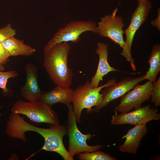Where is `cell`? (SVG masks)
Here are the masks:
<instances>
[{
  "instance_id": "cell-1",
  "label": "cell",
  "mask_w": 160,
  "mask_h": 160,
  "mask_svg": "<svg viewBox=\"0 0 160 160\" xmlns=\"http://www.w3.org/2000/svg\"><path fill=\"white\" fill-rule=\"evenodd\" d=\"M71 47L66 42L57 43L44 53L43 66L49 77L57 86L70 87L73 76L68 67V57Z\"/></svg>"
},
{
  "instance_id": "cell-2",
  "label": "cell",
  "mask_w": 160,
  "mask_h": 160,
  "mask_svg": "<svg viewBox=\"0 0 160 160\" xmlns=\"http://www.w3.org/2000/svg\"><path fill=\"white\" fill-rule=\"evenodd\" d=\"M116 82V79L113 78L103 85L92 88L90 82L87 81L84 84L73 90L72 103L77 123H81V113L84 109H86L87 112L91 113L93 111L92 107L100 103L103 97L102 93H100L101 90Z\"/></svg>"
},
{
  "instance_id": "cell-3",
  "label": "cell",
  "mask_w": 160,
  "mask_h": 160,
  "mask_svg": "<svg viewBox=\"0 0 160 160\" xmlns=\"http://www.w3.org/2000/svg\"><path fill=\"white\" fill-rule=\"evenodd\" d=\"M11 111L25 115L34 122L47 124L50 127L60 124L58 116L51 106L40 100L29 102L18 100L13 104Z\"/></svg>"
},
{
  "instance_id": "cell-4",
  "label": "cell",
  "mask_w": 160,
  "mask_h": 160,
  "mask_svg": "<svg viewBox=\"0 0 160 160\" xmlns=\"http://www.w3.org/2000/svg\"><path fill=\"white\" fill-rule=\"evenodd\" d=\"M152 6L151 3L149 0H142L139 2L137 7L132 15L128 27L124 31L126 38L121 55L129 63L134 71H136V67L131 54L133 40L137 31L147 19Z\"/></svg>"
},
{
  "instance_id": "cell-5",
  "label": "cell",
  "mask_w": 160,
  "mask_h": 160,
  "mask_svg": "<svg viewBox=\"0 0 160 160\" xmlns=\"http://www.w3.org/2000/svg\"><path fill=\"white\" fill-rule=\"evenodd\" d=\"M98 34L97 24L91 20H74L59 29L48 42L44 49V53L56 44L70 41L76 43L81 40V34L87 31Z\"/></svg>"
},
{
  "instance_id": "cell-6",
  "label": "cell",
  "mask_w": 160,
  "mask_h": 160,
  "mask_svg": "<svg viewBox=\"0 0 160 160\" xmlns=\"http://www.w3.org/2000/svg\"><path fill=\"white\" fill-rule=\"evenodd\" d=\"M68 109L67 128L69 137L68 152L73 157L76 155L85 152H92L100 150L103 146L100 145L90 146L87 143L93 136L90 133L84 134L79 129L72 105L67 106Z\"/></svg>"
},
{
  "instance_id": "cell-7",
  "label": "cell",
  "mask_w": 160,
  "mask_h": 160,
  "mask_svg": "<svg viewBox=\"0 0 160 160\" xmlns=\"http://www.w3.org/2000/svg\"><path fill=\"white\" fill-rule=\"evenodd\" d=\"M148 105L124 113L118 114L116 111L111 117V124L114 125L129 124L135 126L146 124L152 120L159 121L160 113L158 108Z\"/></svg>"
},
{
  "instance_id": "cell-8",
  "label": "cell",
  "mask_w": 160,
  "mask_h": 160,
  "mask_svg": "<svg viewBox=\"0 0 160 160\" xmlns=\"http://www.w3.org/2000/svg\"><path fill=\"white\" fill-rule=\"evenodd\" d=\"M117 10L116 8L111 15L100 18V21L97 24L98 34L100 36L108 38L122 48L125 44L123 37L124 24L122 17L116 15Z\"/></svg>"
},
{
  "instance_id": "cell-9",
  "label": "cell",
  "mask_w": 160,
  "mask_h": 160,
  "mask_svg": "<svg viewBox=\"0 0 160 160\" xmlns=\"http://www.w3.org/2000/svg\"><path fill=\"white\" fill-rule=\"evenodd\" d=\"M152 83L148 81L143 84H138L133 89L121 96L119 105L115 106L116 111L121 113L129 112L141 107L142 104L151 98Z\"/></svg>"
},
{
  "instance_id": "cell-10",
  "label": "cell",
  "mask_w": 160,
  "mask_h": 160,
  "mask_svg": "<svg viewBox=\"0 0 160 160\" xmlns=\"http://www.w3.org/2000/svg\"><path fill=\"white\" fill-rule=\"evenodd\" d=\"M145 80L144 76L136 78H124L117 83L105 87L102 91L103 97L100 103L93 108V111L95 113L99 112L110 103L121 97Z\"/></svg>"
},
{
  "instance_id": "cell-11",
  "label": "cell",
  "mask_w": 160,
  "mask_h": 160,
  "mask_svg": "<svg viewBox=\"0 0 160 160\" xmlns=\"http://www.w3.org/2000/svg\"><path fill=\"white\" fill-rule=\"evenodd\" d=\"M26 81L22 87L20 92L22 96L29 101L39 100L42 91L38 83L37 68L33 64L27 63L25 66Z\"/></svg>"
},
{
  "instance_id": "cell-12",
  "label": "cell",
  "mask_w": 160,
  "mask_h": 160,
  "mask_svg": "<svg viewBox=\"0 0 160 160\" xmlns=\"http://www.w3.org/2000/svg\"><path fill=\"white\" fill-rule=\"evenodd\" d=\"M97 46V48L95 49V53L99 56V62L95 73L90 82V87L92 88L98 87L103 77L109 72L119 71L111 66L108 62V44L98 41Z\"/></svg>"
},
{
  "instance_id": "cell-13",
  "label": "cell",
  "mask_w": 160,
  "mask_h": 160,
  "mask_svg": "<svg viewBox=\"0 0 160 160\" xmlns=\"http://www.w3.org/2000/svg\"><path fill=\"white\" fill-rule=\"evenodd\" d=\"M146 124L135 126L128 131L121 140L125 138L124 143L119 145L118 149L121 152L136 154L141 141L148 132Z\"/></svg>"
},
{
  "instance_id": "cell-14",
  "label": "cell",
  "mask_w": 160,
  "mask_h": 160,
  "mask_svg": "<svg viewBox=\"0 0 160 160\" xmlns=\"http://www.w3.org/2000/svg\"><path fill=\"white\" fill-rule=\"evenodd\" d=\"M73 92L70 87L57 86L50 91H42L39 100L51 106L57 103H61L67 106L72 103Z\"/></svg>"
},
{
  "instance_id": "cell-15",
  "label": "cell",
  "mask_w": 160,
  "mask_h": 160,
  "mask_svg": "<svg viewBox=\"0 0 160 160\" xmlns=\"http://www.w3.org/2000/svg\"><path fill=\"white\" fill-rule=\"evenodd\" d=\"M2 44L10 56H29L33 55L36 51L34 48L24 43L23 40L15 37L5 40Z\"/></svg>"
},
{
  "instance_id": "cell-16",
  "label": "cell",
  "mask_w": 160,
  "mask_h": 160,
  "mask_svg": "<svg viewBox=\"0 0 160 160\" xmlns=\"http://www.w3.org/2000/svg\"><path fill=\"white\" fill-rule=\"evenodd\" d=\"M149 68L144 76L145 80H148L152 83L156 80L160 71V44H155L152 49L148 60Z\"/></svg>"
},
{
  "instance_id": "cell-17",
  "label": "cell",
  "mask_w": 160,
  "mask_h": 160,
  "mask_svg": "<svg viewBox=\"0 0 160 160\" xmlns=\"http://www.w3.org/2000/svg\"><path fill=\"white\" fill-rule=\"evenodd\" d=\"M78 159L81 160H116L109 154L99 150L92 152H85L78 154Z\"/></svg>"
},
{
  "instance_id": "cell-18",
  "label": "cell",
  "mask_w": 160,
  "mask_h": 160,
  "mask_svg": "<svg viewBox=\"0 0 160 160\" xmlns=\"http://www.w3.org/2000/svg\"><path fill=\"white\" fill-rule=\"evenodd\" d=\"M18 75V73L15 71L6 72L0 71V88L2 89L4 92L6 93L9 92L7 87L8 79L10 78L17 77Z\"/></svg>"
},
{
  "instance_id": "cell-19",
  "label": "cell",
  "mask_w": 160,
  "mask_h": 160,
  "mask_svg": "<svg viewBox=\"0 0 160 160\" xmlns=\"http://www.w3.org/2000/svg\"><path fill=\"white\" fill-rule=\"evenodd\" d=\"M152 89L151 95V103L157 108L160 105V77L152 82Z\"/></svg>"
},
{
  "instance_id": "cell-20",
  "label": "cell",
  "mask_w": 160,
  "mask_h": 160,
  "mask_svg": "<svg viewBox=\"0 0 160 160\" xmlns=\"http://www.w3.org/2000/svg\"><path fill=\"white\" fill-rule=\"evenodd\" d=\"M16 30L13 28L11 24L0 28V44L13 37L16 35Z\"/></svg>"
},
{
  "instance_id": "cell-21",
  "label": "cell",
  "mask_w": 160,
  "mask_h": 160,
  "mask_svg": "<svg viewBox=\"0 0 160 160\" xmlns=\"http://www.w3.org/2000/svg\"><path fill=\"white\" fill-rule=\"evenodd\" d=\"M10 57L9 53L3 46L0 44V63L2 65L7 63L9 60Z\"/></svg>"
},
{
  "instance_id": "cell-22",
  "label": "cell",
  "mask_w": 160,
  "mask_h": 160,
  "mask_svg": "<svg viewBox=\"0 0 160 160\" xmlns=\"http://www.w3.org/2000/svg\"><path fill=\"white\" fill-rule=\"evenodd\" d=\"M151 25L157 28L160 31V8L159 7L157 10V17L156 18L151 21Z\"/></svg>"
},
{
  "instance_id": "cell-23",
  "label": "cell",
  "mask_w": 160,
  "mask_h": 160,
  "mask_svg": "<svg viewBox=\"0 0 160 160\" xmlns=\"http://www.w3.org/2000/svg\"><path fill=\"white\" fill-rule=\"evenodd\" d=\"M5 67L0 63V71H3L5 70Z\"/></svg>"
},
{
  "instance_id": "cell-24",
  "label": "cell",
  "mask_w": 160,
  "mask_h": 160,
  "mask_svg": "<svg viewBox=\"0 0 160 160\" xmlns=\"http://www.w3.org/2000/svg\"><path fill=\"white\" fill-rule=\"evenodd\" d=\"M3 106L2 105H0V110L2 108ZM1 116V114L0 113V116Z\"/></svg>"
},
{
  "instance_id": "cell-25",
  "label": "cell",
  "mask_w": 160,
  "mask_h": 160,
  "mask_svg": "<svg viewBox=\"0 0 160 160\" xmlns=\"http://www.w3.org/2000/svg\"><path fill=\"white\" fill-rule=\"evenodd\" d=\"M142 0H138V1L139 2H140V1H142Z\"/></svg>"
},
{
  "instance_id": "cell-26",
  "label": "cell",
  "mask_w": 160,
  "mask_h": 160,
  "mask_svg": "<svg viewBox=\"0 0 160 160\" xmlns=\"http://www.w3.org/2000/svg\"></svg>"
}]
</instances>
